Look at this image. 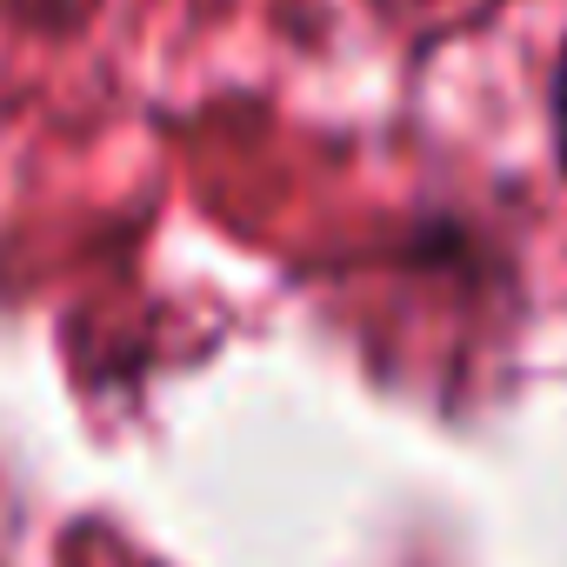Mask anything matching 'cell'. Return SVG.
I'll return each mask as SVG.
<instances>
[{"label": "cell", "instance_id": "cell-1", "mask_svg": "<svg viewBox=\"0 0 567 567\" xmlns=\"http://www.w3.org/2000/svg\"><path fill=\"white\" fill-rule=\"evenodd\" d=\"M547 114H554V154H560V167H567V48H560V61H554V87H547Z\"/></svg>", "mask_w": 567, "mask_h": 567}]
</instances>
